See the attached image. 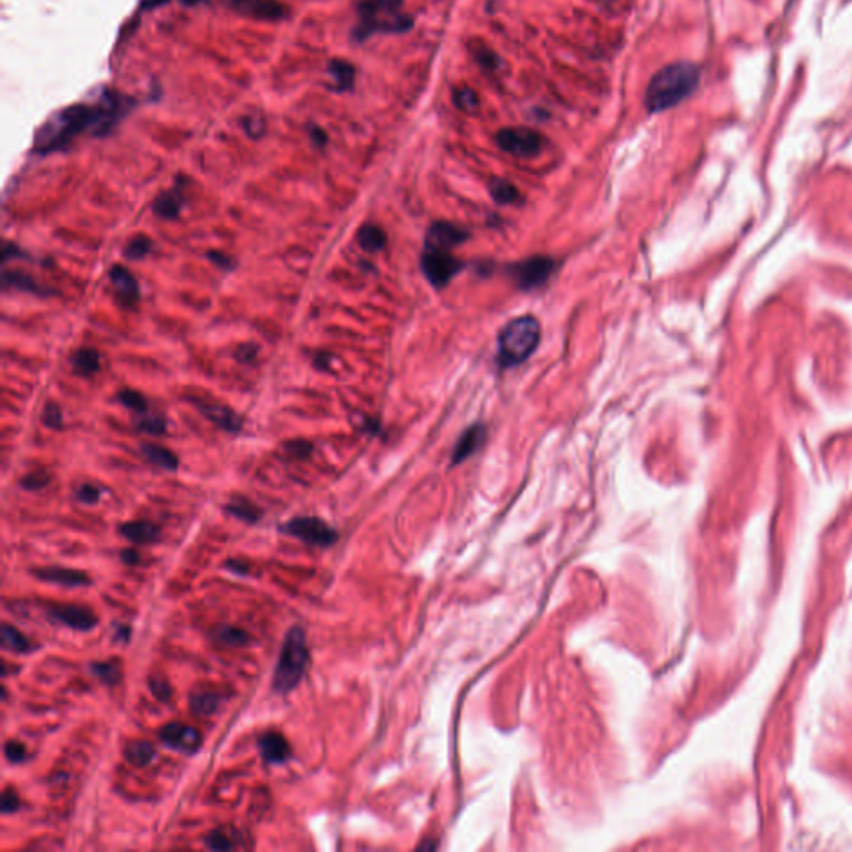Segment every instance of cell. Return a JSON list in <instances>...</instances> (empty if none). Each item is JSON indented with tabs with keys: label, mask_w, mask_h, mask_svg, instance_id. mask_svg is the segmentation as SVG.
<instances>
[{
	"label": "cell",
	"mask_w": 852,
	"mask_h": 852,
	"mask_svg": "<svg viewBox=\"0 0 852 852\" xmlns=\"http://www.w3.org/2000/svg\"><path fill=\"white\" fill-rule=\"evenodd\" d=\"M132 108V100L117 92L102 93L95 105H72L49 118L35 135L34 152L49 155L67 148L77 135L90 130L97 137L107 135Z\"/></svg>",
	"instance_id": "1"
},
{
	"label": "cell",
	"mask_w": 852,
	"mask_h": 852,
	"mask_svg": "<svg viewBox=\"0 0 852 852\" xmlns=\"http://www.w3.org/2000/svg\"><path fill=\"white\" fill-rule=\"evenodd\" d=\"M701 78L699 69L689 62L666 65L651 78L646 88L644 103L649 113L664 112L688 98L698 88Z\"/></svg>",
	"instance_id": "2"
},
{
	"label": "cell",
	"mask_w": 852,
	"mask_h": 852,
	"mask_svg": "<svg viewBox=\"0 0 852 852\" xmlns=\"http://www.w3.org/2000/svg\"><path fill=\"white\" fill-rule=\"evenodd\" d=\"M402 0H362L358 5L360 24L353 30L358 42L377 32L400 34L412 29L413 20L400 14Z\"/></svg>",
	"instance_id": "3"
},
{
	"label": "cell",
	"mask_w": 852,
	"mask_h": 852,
	"mask_svg": "<svg viewBox=\"0 0 852 852\" xmlns=\"http://www.w3.org/2000/svg\"><path fill=\"white\" fill-rule=\"evenodd\" d=\"M310 659L307 638L302 628H292L285 636L277 668L273 673V691L278 694H287L297 688L303 679Z\"/></svg>",
	"instance_id": "4"
},
{
	"label": "cell",
	"mask_w": 852,
	"mask_h": 852,
	"mask_svg": "<svg viewBox=\"0 0 852 852\" xmlns=\"http://www.w3.org/2000/svg\"><path fill=\"white\" fill-rule=\"evenodd\" d=\"M541 338L539 323L534 317L524 315L506 323L498 337V357L503 367L523 363L538 348Z\"/></svg>",
	"instance_id": "5"
},
{
	"label": "cell",
	"mask_w": 852,
	"mask_h": 852,
	"mask_svg": "<svg viewBox=\"0 0 852 852\" xmlns=\"http://www.w3.org/2000/svg\"><path fill=\"white\" fill-rule=\"evenodd\" d=\"M280 531L285 534L293 536V538L302 539L303 543L313 544V546H332L337 541L338 534L332 526L325 523L323 519L315 518V516H298L292 518L287 523L280 526Z\"/></svg>",
	"instance_id": "6"
},
{
	"label": "cell",
	"mask_w": 852,
	"mask_h": 852,
	"mask_svg": "<svg viewBox=\"0 0 852 852\" xmlns=\"http://www.w3.org/2000/svg\"><path fill=\"white\" fill-rule=\"evenodd\" d=\"M496 143L503 152L514 157H534L543 147V138L534 130L526 127L501 128L496 133Z\"/></svg>",
	"instance_id": "7"
},
{
	"label": "cell",
	"mask_w": 852,
	"mask_h": 852,
	"mask_svg": "<svg viewBox=\"0 0 852 852\" xmlns=\"http://www.w3.org/2000/svg\"><path fill=\"white\" fill-rule=\"evenodd\" d=\"M422 270L425 277L436 288L445 287L450 280L461 270V262L456 260L448 250L425 248L422 257Z\"/></svg>",
	"instance_id": "8"
},
{
	"label": "cell",
	"mask_w": 852,
	"mask_h": 852,
	"mask_svg": "<svg viewBox=\"0 0 852 852\" xmlns=\"http://www.w3.org/2000/svg\"><path fill=\"white\" fill-rule=\"evenodd\" d=\"M554 270V260L548 257H531L511 267L509 275L514 283L523 290H531L543 285Z\"/></svg>",
	"instance_id": "9"
},
{
	"label": "cell",
	"mask_w": 852,
	"mask_h": 852,
	"mask_svg": "<svg viewBox=\"0 0 852 852\" xmlns=\"http://www.w3.org/2000/svg\"><path fill=\"white\" fill-rule=\"evenodd\" d=\"M45 614L57 623L75 631H90L98 623V618L92 609L80 604L50 603L45 608Z\"/></svg>",
	"instance_id": "10"
},
{
	"label": "cell",
	"mask_w": 852,
	"mask_h": 852,
	"mask_svg": "<svg viewBox=\"0 0 852 852\" xmlns=\"http://www.w3.org/2000/svg\"><path fill=\"white\" fill-rule=\"evenodd\" d=\"M160 739L170 749L180 751L183 754H195L202 748V734L198 729L188 724L170 723L160 729Z\"/></svg>",
	"instance_id": "11"
},
{
	"label": "cell",
	"mask_w": 852,
	"mask_h": 852,
	"mask_svg": "<svg viewBox=\"0 0 852 852\" xmlns=\"http://www.w3.org/2000/svg\"><path fill=\"white\" fill-rule=\"evenodd\" d=\"M223 2L240 15L255 20L273 22V20L283 19L288 14L287 7L277 2V0H223Z\"/></svg>",
	"instance_id": "12"
},
{
	"label": "cell",
	"mask_w": 852,
	"mask_h": 852,
	"mask_svg": "<svg viewBox=\"0 0 852 852\" xmlns=\"http://www.w3.org/2000/svg\"><path fill=\"white\" fill-rule=\"evenodd\" d=\"M466 238H468L466 230L446 222H436L431 225L428 233H426L425 248L448 250V252H451V248L463 243Z\"/></svg>",
	"instance_id": "13"
},
{
	"label": "cell",
	"mask_w": 852,
	"mask_h": 852,
	"mask_svg": "<svg viewBox=\"0 0 852 852\" xmlns=\"http://www.w3.org/2000/svg\"><path fill=\"white\" fill-rule=\"evenodd\" d=\"M35 578L45 581V583H54L60 586H67V588H77V586H87L90 584V578L87 573L78 569L70 568H60V566H45V568H37L32 571Z\"/></svg>",
	"instance_id": "14"
},
{
	"label": "cell",
	"mask_w": 852,
	"mask_h": 852,
	"mask_svg": "<svg viewBox=\"0 0 852 852\" xmlns=\"http://www.w3.org/2000/svg\"><path fill=\"white\" fill-rule=\"evenodd\" d=\"M110 282L113 285V290H115V295H117L118 302L123 305V307H132V305L138 300V285H137V280L133 278V275L128 272L125 267H120V265H115V267L110 270Z\"/></svg>",
	"instance_id": "15"
},
{
	"label": "cell",
	"mask_w": 852,
	"mask_h": 852,
	"mask_svg": "<svg viewBox=\"0 0 852 852\" xmlns=\"http://www.w3.org/2000/svg\"><path fill=\"white\" fill-rule=\"evenodd\" d=\"M258 749L267 764L285 763L292 756V748L288 741L280 733H265L258 739Z\"/></svg>",
	"instance_id": "16"
},
{
	"label": "cell",
	"mask_w": 852,
	"mask_h": 852,
	"mask_svg": "<svg viewBox=\"0 0 852 852\" xmlns=\"http://www.w3.org/2000/svg\"><path fill=\"white\" fill-rule=\"evenodd\" d=\"M197 408L210 420V422H213L222 430L232 431V433H237V431L242 430V418H240L233 410L222 407V405H212L203 402H197Z\"/></svg>",
	"instance_id": "17"
},
{
	"label": "cell",
	"mask_w": 852,
	"mask_h": 852,
	"mask_svg": "<svg viewBox=\"0 0 852 852\" xmlns=\"http://www.w3.org/2000/svg\"><path fill=\"white\" fill-rule=\"evenodd\" d=\"M118 531L133 544L155 543L160 538V528L150 521H130L118 526Z\"/></svg>",
	"instance_id": "18"
},
{
	"label": "cell",
	"mask_w": 852,
	"mask_h": 852,
	"mask_svg": "<svg viewBox=\"0 0 852 852\" xmlns=\"http://www.w3.org/2000/svg\"><path fill=\"white\" fill-rule=\"evenodd\" d=\"M486 438V430L483 425H475L471 426L465 431L463 435L460 436L458 443L455 446V451H453V463H461V461H465L468 458L470 455H473L476 450L480 448L481 445H483V441Z\"/></svg>",
	"instance_id": "19"
},
{
	"label": "cell",
	"mask_w": 852,
	"mask_h": 852,
	"mask_svg": "<svg viewBox=\"0 0 852 852\" xmlns=\"http://www.w3.org/2000/svg\"><path fill=\"white\" fill-rule=\"evenodd\" d=\"M328 73L333 80V90L335 92H348L353 88L355 77H357V70L350 62L343 59H333L328 64Z\"/></svg>",
	"instance_id": "20"
},
{
	"label": "cell",
	"mask_w": 852,
	"mask_h": 852,
	"mask_svg": "<svg viewBox=\"0 0 852 852\" xmlns=\"http://www.w3.org/2000/svg\"><path fill=\"white\" fill-rule=\"evenodd\" d=\"M0 644H2L4 649H9L12 651V653L19 654L30 653V651L37 648L22 631L14 628V626H10L9 623H4L2 629H0Z\"/></svg>",
	"instance_id": "21"
},
{
	"label": "cell",
	"mask_w": 852,
	"mask_h": 852,
	"mask_svg": "<svg viewBox=\"0 0 852 852\" xmlns=\"http://www.w3.org/2000/svg\"><path fill=\"white\" fill-rule=\"evenodd\" d=\"M123 756L130 764L135 766V768H143V766L150 764V761L155 758V748L148 741H130V743L125 746Z\"/></svg>",
	"instance_id": "22"
},
{
	"label": "cell",
	"mask_w": 852,
	"mask_h": 852,
	"mask_svg": "<svg viewBox=\"0 0 852 852\" xmlns=\"http://www.w3.org/2000/svg\"><path fill=\"white\" fill-rule=\"evenodd\" d=\"M142 451H143V455L147 456V460L150 461V463L157 465V466H160V468L168 470V471H173L178 468L177 456H175L173 451L163 448V446L143 445Z\"/></svg>",
	"instance_id": "23"
},
{
	"label": "cell",
	"mask_w": 852,
	"mask_h": 852,
	"mask_svg": "<svg viewBox=\"0 0 852 852\" xmlns=\"http://www.w3.org/2000/svg\"><path fill=\"white\" fill-rule=\"evenodd\" d=\"M213 636L218 643L228 646V648H242V646H247L252 641V636H250L248 631L235 628V626H220V628L215 629Z\"/></svg>",
	"instance_id": "24"
},
{
	"label": "cell",
	"mask_w": 852,
	"mask_h": 852,
	"mask_svg": "<svg viewBox=\"0 0 852 852\" xmlns=\"http://www.w3.org/2000/svg\"><path fill=\"white\" fill-rule=\"evenodd\" d=\"M227 511L230 514L237 516L238 519L247 521V523H257V521L262 518V509L250 499L242 498V496L230 501L227 504Z\"/></svg>",
	"instance_id": "25"
},
{
	"label": "cell",
	"mask_w": 852,
	"mask_h": 852,
	"mask_svg": "<svg viewBox=\"0 0 852 852\" xmlns=\"http://www.w3.org/2000/svg\"><path fill=\"white\" fill-rule=\"evenodd\" d=\"M73 370L83 377L97 373L100 368V355L92 348H82L72 358Z\"/></svg>",
	"instance_id": "26"
},
{
	"label": "cell",
	"mask_w": 852,
	"mask_h": 852,
	"mask_svg": "<svg viewBox=\"0 0 852 852\" xmlns=\"http://www.w3.org/2000/svg\"><path fill=\"white\" fill-rule=\"evenodd\" d=\"M180 208H182V197L177 190L162 193L153 203L155 213L162 218H175L180 213Z\"/></svg>",
	"instance_id": "27"
},
{
	"label": "cell",
	"mask_w": 852,
	"mask_h": 852,
	"mask_svg": "<svg viewBox=\"0 0 852 852\" xmlns=\"http://www.w3.org/2000/svg\"><path fill=\"white\" fill-rule=\"evenodd\" d=\"M358 242L367 252H378L387 243V235L378 225H365L358 232Z\"/></svg>",
	"instance_id": "28"
},
{
	"label": "cell",
	"mask_w": 852,
	"mask_h": 852,
	"mask_svg": "<svg viewBox=\"0 0 852 852\" xmlns=\"http://www.w3.org/2000/svg\"><path fill=\"white\" fill-rule=\"evenodd\" d=\"M220 701L222 698L217 693L212 691H203V693H195L190 698V706H192L193 713L198 716H210L218 709Z\"/></svg>",
	"instance_id": "29"
},
{
	"label": "cell",
	"mask_w": 852,
	"mask_h": 852,
	"mask_svg": "<svg viewBox=\"0 0 852 852\" xmlns=\"http://www.w3.org/2000/svg\"><path fill=\"white\" fill-rule=\"evenodd\" d=\"M490 193H491V197L495 198V202H498L501 205L514 203L516 200L519 198L518 188H516L511 182H508V180H503V178L491 180Z\"/></svg>",
	"instance_id": "30"
},
{
	"label": "cell",
	"mask_w": 852,
	"mask_h": 852,
	"mask_svg": "<svg viewBox=\"0 0 852 852\" xmlns=\"http://www.w3.org/2000/svg\"><path fill=\"white\" fill-rule=\"evenodd\" d=\"M92 673L107 686H115L122 681V668L115 661H100L90 664Z\"/></svg>",
	"instance_id": "31"
},
{
	"label": "cell",
	"mask_w": 852,
	"mask_h": 852,
	"mask_svg": "<svg viewBox=\"0 0 852 852\" xmlns=\"http://www.w3.org/2000/svg\"><path fill=\"white\" fill-rule=\"evenodd\" d=\"M453 102L456 105V108L461 110V112H466V113H473L475 110L480 107L478 93H476L475 90L470 87L455 88Z\"/></svg>",
	"instance_id": "32"
},
{
	"label": "cell",
	"mask_w": 852,
	"mask_h": 852,
	"mask_svg": "<svg viewBox=\"0 0 852 852\" xmlns=\"http://www.w3.org/2000/svg\"><path fill=\"white\" fill-rule=\"evenodd\" d=\"M471 54H473L476 62H478L483 69H488V70L498 69L499 57L488 47V45H485L483 42L471 44Z\"/></svg>",
	"instance_id": "33"
},
{
	"label": "cell",
	"mask_w": 852,
	"mask_h": 852,
	"mask_svg": "<svg viewBox=\"0 0 852 852\" xmlns=\"http://www.w3.org/2000/svg\"><path fill=\"white\" fill-rule=\"evenodd\" d=\"M4 287H15L19 290H24V292L42 293V288H39V285L35 283L32 278L27 277V275H24L22 272H5L4 273Z\"/></svg>",
	"instance_id": "34"
},
{
	"label": "cell",
	"mask_w": 852,
	"mask_h": 852,
	"mask_svg": "<svg viewBox=\"0 0 852 852\" xmlns=\"http://www.w3.org/2000/svg\"><path fill=\"white\" fill-rule=\"evenodd\" d=\"M150 248H152V240L145 237V235H137L125 247V257L130 260H140L150 252Z\"/></svg>",
	"instance_id": "35"
},
{
	"label": "cell",
	"mask_w": 852,
	"mask_h": 852,
	"mask_svg": "<svg viewBox=\"0 0 852 852\" xmlns=\"http://www.w3.org/2000/svg\"><path fill=\"white\" fill-rule=\"evenodd\" d=\"M205 844L212 851H230L235 848L233 839L225 829H215L205 836Z\"/></svg>",
	"instance_id": "36"
},
{
	"label": "cell",
	"mask_w": 852,
	"mask_h": 852,
	"mask_svg": "<svg viewBox=\"0 0 852 852\" xmlns=\"http://www.w3.org/2000/svg\"><path fill=\"white\" fill-rule=\"evenodd\" d=\"M49 481H50V476L45 473V471H34V473L25 475L24 478L20 480V486H22L24 490L37 491L40 488H44V486H47Z\"/></svg>",
	"instance_id": "37"
},
{
	"label": "cell",
	"mask_w": 852,
	"mask_h": 852,
	"mask_svg": "<svg viewBox=\"0 0 852 852\" xmlns=\"http://www.w3.org/2000/svg\"><path fill=\"white\" fill-rule=\"evenodd\" d=\"M118 400L125 405V407L132 408V410H135V412H145V410H147V400H145L138 392L125 390V392L118 395Z\"/></svg>",
	"instance_id": "38"
},
{
	"label": "cell",
	"mask_w": 852,
	"mask_h": 852,
	"mask_svg": "<svg viewBox=\"0 0 852 852\" xmlns=\"http://www.w3.org/2000/svg\"><path fill=\"white\" fill-rule=\"evenodd\" d=\"M0 811H2V814H12V813H17L19 808H20V798L19 794L15 793L14 788H5L4 793H2V798H0Z\"/></svg>",
	"instance_id": "39"
},
{
	"label": "cell",
	"mask_w": 852,
	"mask_h": 852,
	"mask_svg": "<svg viewBox=\"0 0 852 852\" xmlns=\"http://www.w3.org/2000/svg\"><path fill=\"white\" fill-rule=\"evenodd\" d=\"M148 686L150 689H152V693L155 698L158 701H162V703H167L172 698V688H170L168 681L163 679V678H150L148 679Z\"/></svg>",
	"instance_id": "40"
},
{
	"label": "cell",
	"mask_w": 852,
	"mask_h": 852,
	"mask_svg": "<svg viewBox=\"0 0 852 852\" xmlns=\"http://www.w3.org/2000/svg\"><path fill=\"white\" fill-rule=\"evenodd\" d=\"M4 754H5V758L9 759V763H12V764L22 763V761H25V758H27L25 746L22 743H19V741H7V743H5V748H4Z\"/></svg>",
	"instance_id": "41"
},
{
	"label": "cell",
	"mask_w": 852,
	"mask_h": 852,
	"mask_svg": "<svg viewBox=\"0 0 852 852\" xmlns=\"http://www.w3.org/2000/svg\"><path fill=\"white\" fill-rule=\"evenodd\" d=\"M243 128L245 132L248 133V137L260 138L265 133V130H267V125H265V120L262 117L252 115V117L243 118Z\"/></svg>",
	"instance_id": "42"
},
{
	"label": "cell",
	"mask_w": 852,
	"mask_h": 852,
	"mask_svg": "<svg viewBox=\"0 0 852 852\" xmlns=\"http://www.w3.org/2000/svg\"><path fill=\"white\" fill-rule=\"evenodd\" d=\"M42 422H44V425H47L49 428H54V430L62 428L64 418H62V412H60V408L57 407V405H47V408L44 410Z\"/></svg>",
	"instance_id": "43"
},
{
	"label": "cell",
	"mask_w": 852,
	"mask_h": 852,
	"mask_svg": "<svg viewBox=\"0 0 852 852\" xmlns=\"http://www.w3.org/2000/svg\"><path fill=\"white\" fill-rule=\"evenodd\" d=\"M285 450H287L290 455L297 456V458H307V456L312 453V445L305 440H295L285 445Z\"/></svg>",
	"instance_id": "44"
},
{
	"label": "cell",
	"mask_w": 852,
	"mask_h": 852,
	"mask_svg": "<svg viewBox=\"0 0 852 852\" xmlns=\"http://www.w3.org/2000/svg\"><path fill=\"white\" fill-rule=\"evenodd\" d=\"M77 498L85 504H93L100 498V490L93 485H82L77 490Z\"/></svg>",
	"instance_id": "45"
},
{
	"label": "cell",
	"mask_w": 852,
	"mask_h": 852,
	"mask_svg": "<svg viewBox=\"0 0 852 852\" xmlns=\"http://www.w3.org/2000/svg\"><path fill=\"white\" fill-rule=\"evenodd\" d=\"M140 428L148 431V433L152 435H162L165 433V428H167V425H165V420L160 418V417H148L140 422Z\"/></svg>",
	"instance_id": "46"
},
{
	"label": "cell",
	"mask_w": 852,
	"mask_h": 852,
	"mask_svg": "<svg viewBox=\"0 0 852 852\" xmlns=\"http://www.w3.org/2000/svg\"><path fill=\"white\" fill-rule=\"evenodd\" d=\"M255 357H257V347L253 343L242 345L237 352V358L243 363H250Z\"/></svg>",
	"instance_id": "47"
},
{
	"label": "cell",
	"mask_w": 852,
	"mask_h": 852,
	"mask_svg": "<svg viewBox=\"0 0 852 852\" xmlns=\"http://www.w3.org/2000/svg\"><path fill=\"white\" fill-rule=\"evenodd\" d=\"M225 568L232 571L235 574H248L250 571V564L247 561H240V559H230L225 563Z\"/></svg>",
	"instance_id": "48"
},
{
	"label": "cell",
	"mask_w": 852,
	"mask_h": 852,
	"mask_svg": "<svg viewBox=\"0 0 852 852\" xmlns=\"http://www.w3.org/2000/svg\"><path fill=\"white\" fill-rule=\"evenodd\" d=\"M310 137L313 138V142L317 147H323V145L328 142L327 133H325L320 127H317V125H312V127H310Z\"/></svg>",
	"instance_id": "49"
},
{
	"label": "cell",
	"mask_w": 852,
	"mask_h": 852,
	"mask_svg": "<svg viewBox=\"0 0 852 852\" xmlns=\"http://www.w3.org/2000/svg\"><path fill=\"white\" fill-rule=\"evenodd\" d=\"M208 258L212 260L213 263H217L218 267H222V268H232V262H230V258L227 257V255H223V253H220V252H210L208 253Z\"/></svg>",
	"instance_id": "50"
},
{
	"label": "cell",
	"mask_w": 852,
	"mask_h": 852,
	"mask_svg": "<svg viewBox=\"0 0 852 852\" xmlns=\"http://www.w3.org/2000/svg\"><path fill=\"white\" fill-rule=\"evenodd\" d=\"M120 558H122L123 563H127V564H138L140 554L133 548H128V549H123L122 551Z\"/></svg>",
	"instance_id": "51"
},
{
	"label": "cell",
	"mask_w": 852,
	"mask_h": 852,
	"mask_svg": "<svg viewBox=\"0 0 852 852\" xmlns=\"http://www.w3.org/2000/svg\"><path fill=\"white\" fill-rule=\"evenodd\" d=\"M167 0H142V7L143 9H155L158 7V5H163Z\"/></svg>",
	"instance_id": "52"
},
{
	"label": "cell",
	"mask_w": 852,
	"mask_h": 852,
	"mask_svg": "<svg viewBox=\"0 0 852 852\" xmlns=\"http://www.w3.org/2000/svg\"><path fill=\"white\" fill-rule=\"evenodd\" d=\"M180 2H182L183 5H195V4H198L200 0H180Z\"/></svg>",
	"instance_id": "53"
}]
</instances>
